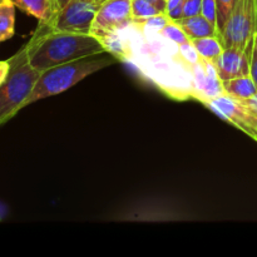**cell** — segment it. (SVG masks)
I'll return each instance as SVG.
<instances>
[{
  "mask_svg": "<svg viewBox=\"0 0 257 257\" xmlns=\"http://www.w3.org/2000/svg\"><path fill=\"white\" fill-rule=\"evenodd\" d=\"M98 9L99 5L90 0H70L48 25L60 32L90 34Z\"/></svg>",
  "mask_w": 257,
  "mask_h": 257,
  "instance_id": "cell-6",
  "label": "cell"
},
{
  "mask_svg": "<svg viewBox=\"0 0 257 257\" xmlns=\"http://www.w3.org/2000/svg\"><path fill=\"white\" fill-rule=\"evenodd\" d=\"M25 47L30 65L40 73L64 63L107 52L94 35L60 32L44 23L38 24Z\"/></svg>",
  "mask_w": 257,
  "mask_h": 257,
  "instance_id": "cell-2",
  "label": "cell"
},
{
  "mask_svg": "<svg viewBox=\"0 0 257 257\" xmlns=\"http://www.w3.org/2000/svg\"><path fill=\"white\" fill-rule=\"evenodd\" d=\"M257 33L255 0H237L230 18L220 34L223 48L236 47L246 49Z\"/></svg>",
  "mask_w": 257,
  "mask_h": 257,
  "instance_id": "cell-5",
  "label": "cell"
},
{
  "mask_svg": "<svg viewBox=\"0 0 257 257\" xmlns=\"http://www.w3.org/2000/svg\"><path fill=\"white\" fill-rule=\"evenodd\" d=\"M255 7H256V15H257V0H255Z\"/></svg>",
  "mask_w": 257,
  "mask_h": 257,
  "instance_id": "cell-29",
  "label": "cell"
},
{
  "mask_svg": "<svg viewBox=\"0 0 257 257\" xmlns=\"http://www.w3.org/2000/svg\"><path fill=\"white\" fill-rule=\"evenodd\" d=\"M176 24L185 32L190 40L205 37H218L217 28L215 24L208 22L202 14L195 17H185L176 20Z\"/></svg>",
  "mask_w": 257,
  "mask_h": 257,
  "instance_id": "cell-12",
  "label": "cell"
},
{
  "mask_svg": "<svg viewBox=\"0 0 257 257\" xmlns=\"http://www.w3.org/2000/svg\"><path fill=\"white\" fill-rule=\"evenodd\" d=\"M165 14L157 7L148 0H132V18L133 19H146V18L156 17Z\"/></svg>",
  "mask_w": 257,
  "mask_h": 257,
  "instance_id": "cell-16",
  "label": "cell"
},
{
  "mask_svg": "<svg viewBox=\"0 0 257 257\" xmlns=\"http://www.w3.org/2000/svg\"><path fill=\"white\" fill-rule=\"evenodd\" d=\"M90 2L95 3V4H97V5H99V7H100V5H102L103 3H105V2H107V0H90Z\"/></svg>",
  "mask_w": 257,
  "mask_h": 257,
  "instance_id": "cell-28",
  "label": "cell"
},
{
  "mask_svg": "<svg viewBox=\"0 0 257 257\" xmlns=\"http://www.w3.org/2000/svg\"><path fill=\"white\" fill-rule=\"evenodd\" d=\"M70 0H57V3H58V7H59V10L62 9L63 7H65V5L68 4V3H69Z\"/></svg>",
  "mask_w": 257,
  "mask_h": 257,
  "instance_id": "cell-26",
  "label": "cell"
},
{
  "mask_svg": "<svg viewBox=\"0 0 257 257\" xmlns=\"http://www.w3.org/2000/svg\"><path fill=\"white\" fill-rule=\"evenodd\" d=\"M8 60L10 72L0 85V125L24 108L25 100L40 77V72L30 65L25 45Z\"/></svg>",
  "mask_w": 257,
  "mask_h": 257,
  "instance_id": "cell-4",
  "label": "cell"
},
{
  "mask_svg": "<svg viewBox=\"0 0 257 257\" xmlns=\"http://www.w3.org/2000/svg\"><path fill=\"white\" fill-rule=\"evenodd\" d=\"M15 8L12 0H0V43L14 35Z\"/></svg>",
  "mask_w": 257,
  "mask_h": 257,
  "instance_id": "cell-15",
  "label": "cell"
},
{
  "mask_svg": "<svg viewBox=\"0 0 257 257\" xmlns=\"http://www.w3.org/2000/svg\"><path fill=\"white\" fill-rule=\"evenodd\" d=\"M222 88L226 95L233 98V99L241 100V102L253 97L257 93V85L251 75H243V77L223 80Z\"/></svg>",
  "mask_w": 257,
  "mask_h": 257,
  "instance_id": "cell-13",
  "label": "cell"
},
{
  "mask_svg": "<svg viewBox=\"0 0 257 257\" xmlns=\"http://www.w3.org/2000/svg\"><path fill=\"white\" fill-rule=\"evenodd\" d=\"M183 4H185V0H167L166 14L172 22L183 18Z\"/></svg>",
  "mask_w": 257,
  "mask_h": 257,
  "instance_id": "cell-19",
  "label": "cell"
},
{
  "mask_svg": "<svg viewBox=\"0 0 257 257\" xmlns=\"http://www.w3.org/2000/svg\"><path fill=\"white\" fill-rule=\"evenodd\" d=\"M161 34L165 35L166 38H168V39L172 40V42L177 43L178 45L182 44V43L190 42V38H188L187 35L185 34V32H183L175 22H172V20H171L167 25L163 27V29L161 30Z\"/></svg>",
  "mask_w": 257,
  "mask_h": 257,
  "instance_id": "cell-18",
  "label": "cell"
},
{
  "mask_svg": "<svg viewBox=\"0 0 257 257\" xmlns=\"http://www.w3.org/2000/svg\"><path fill=\"white\" fill-rule=\"evenodd\" d=\"M243 103H245L246 105H248V107H250L251 109L253 110V112L257 113V93L255 95H253V97L248 98V99H246V100H243Z\"/></svg>",
  "mask_w": 257,
  "mask_h": 257,
  "instance_id": "cell-24",
  "label": "cell"
},
{
  "mask_svg": "<svg viewBox=\"0 0 257 257\" xmlns=\"http://www.w3.org/2000/svg\"><path fill=\"white\" fill-rule=\"evenodd\" d=\"M17 8L34 17L39 23L50 24L59 12L57 0H12Z\"/></svg>",
  "mask_w": 257,
  "mask_h": 257,
  "instance_id": "cell-11",
  "label": "cell"
},
{
  "mask_svg": "<svg viewBox=\"0 0 257 257\" xmlns=\"http://www.w3.org/2000/svg\"><path fill=\"white\" fill-rule=\"evenodd\" d=\"M201 8H202V0H185L183 18L195 17V15L201 14Z\"/></svg>",
  "mask_w": 257,
  "mask_h": 257,
  "instance_id": "cell-21",
  "label": "cell"
},
{
  "mask_svg": "<svg viewBox=\"0 0 257 257\" xmlns=\"http://www.w3.org/2000/svg\"><path fill=\"white\" fill-rule=\"evenodd\" d=\"M122 43L119 60L127 62L163 93L178 100L192 98V68L183 60L180 45L158 30L132 20L118 30Z\"/></svg>",
  "mask_w": 257,
  "mask_h": 257,
  "instance_id": "cell-1",
  "label": "cell"
},
{
  "mask_svg": "<svg viewBox=\"0 0 257 257\" xmlns=\"http://www.w3.org/2000/svg\"><path fill=\"white\" fill-rule=\"evenodd\" d=\"M250 75L257 85V33L255 34V38H253L252 54H251V64H250Z\"/></svg>",
  "mask_w": 257,
  "mask_h": 257,
  "instance_id": "cell-22",
  "label": "cell"
},
{
  "mask_svg": "<svg viewBox=\"0 0 257 257\" xmlns=\"http://www.w3.org/2000/svg\"><path fill=\"white\" fill-rule=\"evenodd\" d=\"M148 2L152 3L155 7H157L161 12L166 14V4H167V0H148Z\"/></svg>",
  "mask_w": 257,
  "mask_h": 257,
  "instance_id": "cell-25",
  "label": "cell"
},
{
  "mask_svg": "<svg viewBox=\"0 0 257 257\" xmlns=\"http://www.w3.org/2000/svg\"><path fill=\"white\" fill-rule=\"evenodd\" d=\"M117 62L118 59L114 55L105 52L102 54L90 55V57H85L82 59L73 60V62L49 68V69L40 73L39 79L35 83L32 93L25 100L24 107H28L32 103L44 99V98L60 94L77 83H79L84 78L89 77L98 70L109 67Z\"/></svg>",
  "mask_w": 257,
  "mask_h": 257,
  "instance_id": "cell-3",
  "label": "cell"
},
{
  "mask_svg": "<svg viewBox=\"0 0 257 257\" xmlns=\"http://www.w3.org/2000/svg\"><path fill=\"white\" fill-rule=\"evenodd\" d=\"M192 98L200 100L203 104L213 98L225 94L222 80L218 77L213 63L201 58L192 67Z\"/></svg>",
  "mask_w": 257,
  "mask_h": 257,
  "instance_id": "cell-9",
  "label": "cell"
},
{
  "mask_svg": "<svg viewBox=\"0 0 257 257\" xmlns=\"http://www.w3.org/2000/svg\"><path fill=\"white\" fill-rule=\"evenodd\" d=\"M5 216V207L3 205H0V220Z\"/></svg>",
  "mask_w": 257,
  "mask_h": 257,
  "instance_id": "cell-27",
  "label": "cell"
},
{
  "mask_svg": "<svg viewBox=\"0 0 257 257\" xmlns=\"http://www.w3.org/2000/svg\"><path fill=\"white\" fill-rule=\"evenodd\" d=\"M10 72L9 60H0V85L5 82Z\"/></svg>",
  "mask_w": 257,
  "mask_h": 257,
  "instance_id": "cell-23",
  "label": "cell"
},
{
  "mask_svg": "<svg viewBox=\"0 0 257 257\" xmlns=\"http://www.w3.org/2000/svg\"><path fill=\"white\" fill-rule=\"evenodd\" d=\"M253 42L247 45L246 49L236 47L225 48L220 57L215 60V67L220 79L228 80L232 78L250 75L251 54H252Z\"/></svg>",
  "mask_w": 257,
  "mask_h": 257,
  "instance_id": "cell-10",
  "label": "cell"
},
{
  "mask_svg": "<svg viewBox=\"0 0 257 257\" xmlns=\"http://www.w3.org/2000/svg\"><path fill=\"white\" fill-rule=\"evenodd\" d=\"M191 42L200 57L211 63H215V60L220 57L221 53L225 49L218 37L198 38V39H192Z\"/></svg>",
  "mask_w": 257,
  "mask_h": 257,
  "instance_id": "cell-14",
  "label": "cell"
},
{
  "mask_svg": "<svg viewBox=\"0 0 257 257\" xmlns=\"http://www.w3.org/2000/svg\"><path fill=\"white\" fill-rule=\"evenodd\" d=\"M201 14L216 25L217 20V10H216V0H202V8H201ZM217 28V27H216Z\"/></svg>",
  "mask_w": 257,
  "mask_h": 257,
  "instance_id": "cell-20",
  "label": "cell"
},
{
  "mask_svg": "<svg viewBox=\"0 0 257 257\" xmlns=\"http://www.w3.org/2000/svg\"><path fill=\"white\" fill-rule=\"evenodd\" d=\"M237 0H216V10H217V20H216V27H217V34L220 37L221 32L225 28L231 12L235 7Z\"/></svg>",
  "mask_w": 257,
  "mask_h": 257,
  "instance_id": "cell-17",
  "label": "cell"
},
{
  "mask_svg": "<svg viewBox=\"0 0 257 257\" xmlns=\"http://www.w3.org/2000/svg\"><path fill=\"white\" fill-rule=\"evenodd\" d=\"M132 0H107L98 9L90 34L98 40L132 23Z\"/></svg>",
  "mask_w": 257,
  "mask_h": 257,
  "instance_id": "cell-8",
  "label": "cell"
},
{
  "mask_svg": "<svg viewBox=\"0 0 257 257\" xmlns=\"http://www.w3.org/2000/svg\"><path fill=\"white\" fill-rule=\"evenodd\" d=\"M205 105L257 142V113L245 103L222 94L205 103Z\"/></svg>",
  "mask_w": 257,
  "mask_h": 257,
  "instance_id": "cell-7",
  "label": "cell"
}]
</instances>
